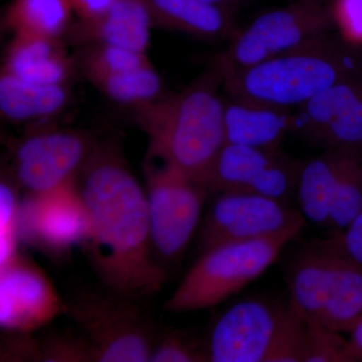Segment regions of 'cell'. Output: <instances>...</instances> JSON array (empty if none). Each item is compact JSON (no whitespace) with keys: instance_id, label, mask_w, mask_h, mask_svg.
<instances>
[{"instance_id":"603a6c76","label":"cell","mask_w":362,"mask_h":362,"mask_svg":"<svg viewBox=\"0 0 362 362\" xmlns=\"http://www.w3.org/2000/svg\"><path fill=\"white\" fill-rule=\"evenodd\" d=\"M102 90L116 102L145 105L160 94L162 83L149 63L134 70L90 76Z\"/></svg>"},{"instance_id":"ba28073f","label":"cell","mask_w":362,"mask_h":362,"mask_svg":"<svg viewBox=\"0 0 362 362\" xmlns=\"http://www.w3.org/2000/svg\"><path fill=\"white\" fill-rule=\"evenodd\" d=\"M334 25L331 6L324 0H295L262 13L240 30L218 59L221 77L296 49Z\"/></svg>"},{"instance_id":"1f68e13d","label":"cell","mask_w":362,"mask_h":362,"mask_svg":"<svg viewBox=\"0 0 362 362\" xmlns=\"http://www.w3.org/2000/svg\"><path fill=\"white\" fill-rule=\"evenodd\" d=\"M202 1L207 2V4H214V6H218L225 7V8L230 9L233 4H237L239 0H202Z\"/></svg>"},{"instance_id":"d4e9b609","label":"cell","mask_w":362,"mask_h":362,"mask_svg":"<svg viewBox=\"0 0 362 362\" xmlns=\"http://www.w3.org/2000/svg\"><path fill=\"white\" fill-rule=\"evenodd\" d=\"M153 362H201L207 361L206 344L194 342L187 334L173 331L156 340L152 351Z\"/></svg>"},{"instance_id":"4316f807","label":"cell","mask_w":362,"mask_h":362,"mask_svg":"<svg viewBox=\"0 0 362 362\" xmlns=\"http://www.w3.org/2000/svg\"><path fill=\"white\" fill-rule=\"evenodd\" d=\"M330 6L342 40L352 47H362V0H334Z\"/></svg>"},{"instance_id":"5b68a950","label":"cell","mask_w":362,"mask_h":362,"mask_svg":"<svg viewBox=\"0 0 362 362\" xmlns=\"http://www.w3.org/2000/svg\"><path fill=\"white\" fill-rule=\"evenodd\" d=\"M286 270L288 300L305 320L349 333L361 318L362 270L327 240L300 250Z\"/></svg>"},{"instance_id":"8992f818","label":"cell","mask_w":362,"mask_h":362,"mask_svg":"<svg viewBox=\"0 0 362 362\" xmlns=\"http://www.w3.org/2000/svg\"><path fill=\"white\" fill-rule=\"evenodd\" d=\"M302 230L292 228L272 237L226 243L202 252L164 309L185 313L218 306L265 273Z\"/></svg>"},{"instance_id":"83f0119b","label":"cell","mask_w":362,"mask_h":362,"mask_svg":"<svg viewBox=\"0 0 362 362\" xmlns=\"http://www.w3.org/2000/svg\"><path fill=\"white\" fill-rule=\"evenodd\" d=\"M40 361L52 362L93 361L86 339L52 337L40 344Z\"/></svg>"},{"instance_id":"5bb4252c","label":"cell","mask_w":362,"mask_h":362,"mask_svg":"<svg viewBox=\"0 0 362 362\" xmlns=\"http://www.w3.org/2000/svg\"><path fill=\"white\" fill-rule=\"evenodd\" d=\"M293 131L327 149L362 156V75L344 78L298 107Z\"/></svg>"},{"instance_id":"e0dca14e","label":"cell","mask_w":362,"mask_h":362,"mask_svg":"<svg viewBox=\"0 0 362 362\" xmlns=\"http://www.w3.org/2000/svg\"><path fill=\"white\" fill-rule=\"evenodd\" d=\"M226 143L278 150L294 130V114L263 102L233 97L225 103Z\"/></svg>"},{"instance_id":"7a4b0ae2","label":"cell","mask_w":362,"mask_h":362,"mask_svg":"<svg viewBox=\"0 0 362 362\" xmlns=\"http://www.w3.org/2000/svg\"><path fill=\"white\" fill-rule=\"evenodd\" d=\"M329 35L221 77L232 97L298 108L344 78L362 75V59Z\"/></svg>"},{"instance_id":"7c38bea8","label":"cell","mask_w":362,"mask_h":362,"mask_svg":"<svg viewBox=\"0 0 362 362\" xmlns=\"http://www.w3.org/2000/svg\"><path fill=\"white\" fill-rule=\"evenodd\" d=\"M305 225L299 209L285 202L258 194L223 192L207 211L199 246L204 252L226 243L263 239Z\"/></svg>"},{"instance_id":"3957f363","label":"cell","mask_w":362,"mask_h":362,"mask_svg":"<svg viewBox=\"0 0 362 362\" xmlns=\"http://www.w3.org/2000/svg\"><path fill=\"white\" fill-rule=\"evenodd\" d=\"M221 78L216 70L178 96L147 107L141 117L149 150L202 187L226 143L225 102L216 88Z\"/></svg>"},{"instance_id":"9c48e42d","label":"cell","mask_w":362,"mask_h":362,"mask_svg":"<svg viewBox=\"0 0 362 362\" xmlns=\"http://www.w3.org/2000/svg\"><path fill=\"white\" fill-rule=\"evenodd\" d=\"M145 175L152 247L163 266L180 259L194 237L201 221L204 188L151 150Z\"/></svg>"},{"instance_id":"8fae6325","label":"cell","mask_w":362,"mask_h":362,"mask_svg":"<svg viewBox=\"0 0 362 362\" xmlns=\"http://www.w3.org/2000/svg\"><path fill=\"white\" fill-rule=\"evenodd\" d=\"M300 163L278 150L226 143L204 181L206 190L258 194L292 206Z\"/></svg>"},{"instance_id":"6da1fadb","label":"cell","mask_w":362,"mask_h":362,"mask_svg":"<svg viewBox=\"0 0 362 362\" xmlns=\"http://www.w3.org/2000/svg\"><path fill=\"white\" fill-rule=\"evenodd\" d=\"M82 171L89 220L82 246L93 271L111 291L138 300L156 294L168 276L152 247L146 192L108 147L93 150Z\"/></svg>"},{"instance_id":"f546056e","label":"cell","mask_w":362,"mask_h":362,"mask_svg":"<svg viewBox=\"0 0 362 362\" xmlns=\"http://www.w3.org/2000/svg\"><path fill=\"white\" fill-rule=\"evenodd\" d=\"M83 20H90L101 16L118 0H71Z\"/></svg>"},{"instance_id":"9a60e30c","label":"cell","mask_w":362,"mask_h":362,"mask_svg":"<svg viewBox=\"0 0 362 362\" xmlns=\"http://www.w3.org/2000/svg\"><path fill=\"white\" fill-rule=\"evenodd\" d=\"M66 303L44 271L20 255L0 267V326L13 334L33 331L65 314Z\"/></svg>"},{"instance_id":"44dd1931","label":"cell","mask_w":362,"mask_h":362,"mask_svg":"<svg viewBox=\"0 0 362 362\" xmlns=\"http://www.w3.org/2000/svg\"><path fill=\"white\" fill-rule=\"evenodd\" d=\"M66 101L62 85L42 86L25 82L11 74L0 78V110L13 121H28L52 115Z\"/></svg>"},{"instance_id":"52a82bcc","label":"cell","mask_w":362,"mask_h":362,"mask_svg":"<svg viewBox=\"0 0 362 362\" xmlns=\"http://www.w3.org/2000/svg\"><path fill=\"white\" fill-rule=\"evenodd\" d=\"M139 301L104 287L66 304V314L83 331L93 361H150L157 337Z\"/></svg>"},{"instance_id":"4fadbf2b","label":"cell","mask_w":362,"mask_h":362,"mask_svg":"<svg viewBox=\"0 0 362 362\" xmlns=\"http://www.w3.org/2000/svg\"><path fill=\"white\" fill-rule=\"evenodd\" d=\"M21 239L51 254L84 244L89 220L73 180L49 192L30 194L21 204Z\"/></svg>"},{"instance_id":"ffe728a7","label":"cell","mask_w":362,"mask_h":362,"mask_svg":"<svg viewBox=\"0 0 362 362\" xmlns=\"http://www.w3.org/2000/svg\"><path fill=\"white\" fill-rule=\"evenodd\" d=\"M69 61L54 40L18 35L6 59V73L35 85H62Z\"/></svg>"},{"instance_id":"277c9868","label":"cell","mask_w":362,"mask_h":362,"mask_svg":"<svg viewBox=\"0 0 362 362\" xmlns=\"http://www.w3.org/2000/svg\"><path fill=\"white\" fill-rule=\"evenodd\" d=\"M309 322L287 302L246 298L216 319L206 342L211 362H305Z\"/></svg>"},{"instance_id":"4dcf8cb0","label":"cell","mask_w":362,"mask_h":362,"mask_svg":"<svg viewBox=\"0 0 362 362\" xmlns=\"http://www.w3.org/2000/svg\"><path fill=\"white\" fill-rule=\"evenodd\" d=\"M347 334L350 352L354 362H362V316Z\"/></svg>"},{"instance_id":"30bf717a","label":"cell","mask_w":362,"mask_h":362,"mask_svg":"<svg viewBox=\"0 0 362 362\" xmlns=\"http://www.w3.org/2000/svg\"><path fill=\"white\" fill-rule=\"evenodd\" d=\"M295 199L306 221L341 233L362 211V156L327 149L300 163Z\"/></svg>"},{"instance_id":"cb8c5ba5","label":"cell","mask_w":362,"mask_h":362,"mask_svg":"<svg viewBox=\"0 0 362 362\" xmlns=\"http://www.w3.org/2000/svg\"><path fill=\"white\" fill-rule=\"evenodd\" d=\"M21 202L6 181L0 185V267L8 263L18 252L21 240Z\"/></svg>"},{"instance_id":"7402d4cb","label":"cell","mask_w":362,"mask_h":362,"mask_svg":"<svg viewBox=\"0 0 362 362\" xmlns=\"http://www.w3.org/2000/svg\"><path fill=\"white\" fill-rule=\"evenodd\" d=\"M71 6V0H16L8 18L18 35L54 40L68 25Z\"/></svg>"},{"instance_id":"f1b7e54d","label":"cell","mask_w":362,"mask_h":362,"mask_svg":"<svg viewBox=\"0 0 362 362\" xmlns=\"http://www.w3.org/2000/svg\"><path fill=\"white\" fill-rule=\"evenodd\" d=\"M326 240L362 270V211L344 230Z\"/></svg>"},{"instance_id":"2e32d148","label":"cell","mask_w":362,"mask_h":362,"mask_svg":"<svg viewBox=\"0 0 362 362\" xmlns=\"http://www.w3.org/2000/svg\"><path fill=\"white\" fill-rule=\"evenodd\" d=\"M90 153L89 141L77 132L37 133L23 140L16 149V180L30 194L49 192L73 180Z\"/></svg>"},{"instance_id":"ac0fdd59","label":"cell","mask_w":362,"mask_h":362,"mask_svg":"<svg viewBox=\"0 0 362 362\" xmlns=\"http://www.w3.org/2000/svg\"><path fill=\"white\" fill-rule=\"evenodd\" d=\"M153 20L144 0H118L101 16L83 20V33L100 45H110L144 54Z\"/></svg>"},{"instance_id":"484cf974","label":"cell","mask_w":362,"mask_h":362,"mask_svg":"<svg viewBox=\"0 0 362 362\" xmlns=\"http://www.w3.org/2000/svg\"><path fill=\"white\" fill-rule=\"evenodd\" d=\"M146 64L148 61L142 52L110 45H100L88 59L90 76L134 70Z\"/></svg>"},{"instance_id":"d6986e66","label":"cell","mask_w":362,"mask_h":362,"mask_svg":"<svg viewBox=\"0 0 362 362\" xmlns=\"http://www.w3.org/2000/svg\"><path fill=\"white\" fill-rule=\"evenodd\" d=\"M152 20L202 39H218L232 32L230 9L202 0H144Z\"/></svg>"}]
</instances>
